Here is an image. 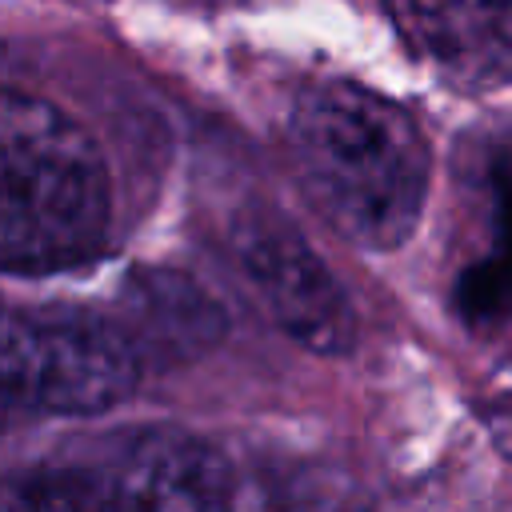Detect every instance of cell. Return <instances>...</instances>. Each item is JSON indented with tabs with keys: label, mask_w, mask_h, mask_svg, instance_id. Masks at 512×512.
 Instances as JSON below:
<instances>
[{
	"label": "cell",
	"mask_w": 512,
	"mask_h": 512,
	"mask_svg": "<svg viewBox=\"0 0 512 512\" xmlns=\"http://www.w3.org/2000/svg\"><path fill=\"white\" fill-rule=\"evenodd\" d=\"M288 144L308 204L336 236L372 252L412 236L432 152L396 100L352 80H320L296 96Z\"/></svg>",
	"instance_id": "1"
},
{
	"label": "cell",
	"mask_w": 512,
	"mask_h": 512,
	"mask_svg": "<svg viewBox=\"0 0 512 512\" xmlns=\"http://www.w3.org/2000/svg\"><path fill=\"white\" fill-rule=\"evenodd\" d=\"M0 256L12 276H44L100 252L112 184L96 140L56 104L4 92L0 104Z\"/></svg>",
	"instance_id": "2"
},
{
	"label": "cell",
	"mask_w": 512,
	"mask_h": 512,
	"mask_svg": "<svg viewBox=\"0 0 512 512\" xmlns=\"http://www.w3.org/2000/svg\"><path fill=\"white\" fill-rule=\"evenodd\" d=\"M140 352L120 328L80 308L8 312L4 408L36 416H96L140 384Z\"/></svg>",
	"instance_id": "3"
},
{
	"label": "cell",
	"mask_w": 512,
	"mask_h": 512,
	"mask_svg": "<svg viewBox=\"0 0 512 512\" xmlns=\"http://www.w3.org/2000/svg\"><path fill=\"white\" fill-rule=\"evenodd\" d=\"M232 264L264 316L296 344L340 356L356 344V312L316 248L276 212L252 208L228 232Z\"/></svg>",
	"instance_id": "4"
},
{
	"label": "cell",
	"mask_w": 512,
	"mask_h": 512,
	"mask_svg": "<svg viewBox=\"0 0 512 512\" xmlns=\"http://www.w3.org/2000/svg\"><path fill=\"white\" fill-rule=\"evenodd\" d=\"M124 512H228L232 472L224 456L180 428H140L92 452Z\"/></svg>",
	"instance_id": "5"
},
{
	"label": "cell",
	"mask_w": 512,
	"mask_h": 512,
	"mask_svg": "<svg viewBox=\"0 0 512 512\" xmlns=\"http://www.w3.org/2000/svg\"><path fill=\"white\" fill-rule=\"evenodd\" d=\"M416 52L452 84L512 80V0H388Z\"/></svg>",
	"instance_id": "6"
},
{
	"label": "cell",
	"mask_w": 512,
	"mask_h": 512,
	"mask_svg": "<svg viewBox=\"0 0 512 512\" xmlns=\"http://www.w3.org/2000/svg\"><path fill=\"white\" fill-rule=\"evenodd\" d=\"M120 328L140 360H188L224 336V312L196 280L172 268H140L120 288Z\"/></svg>",
	"instance_id": "7"
},
{
	"label": "cell",
	"mask_w": 512,
	"mask_h": 512,
	"mask_svg": "<svg viewBox=\"0 0 512 512\" xmlns=\"http://www.w3.org/2000/svg\"><path fill=\"white\" fill-rule=\"evenodd\" d=\"M484 224V248L456 280V312L476 328L512 316V152L484 168Z\"/></svg>",
	"instance_id": "8"
},
{
	"label": "cell",
	"mask_w": 512,
	"mask_h": 512,
	"mask_svg": "<svg viewBox=\"0 0 512 512\" xmlns=\"http://www.w3.org/2000/svg\"><path fill=\"white\" fill-rule=\"evenodd\" d=\"M4 512H124L92 456L56 460L32 476L8 480Z\"/></svg>",
	"instance_id": "9"
},
{
	"label": "cell",
	"mask_w": 512,
	"mask_h": 512,
	"mask_svg": "<svg viewBox=\"0 0 512 512\" xmlns=\"http://www.w3.org/2000/svg\"><path fill=\"white\" fill-rule=\"evenodd\" d=\"M484 424H488V436L496 440V448L512 460V396L492 400V404L484 408Z\"/></svg>",
	"instance_id": "10"
}]
</instances>
